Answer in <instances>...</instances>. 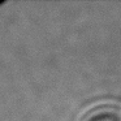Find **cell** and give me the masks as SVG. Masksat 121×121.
Returning <instances> with one entry per match:
<instances>
[{"label":"cell","instance_id":"cell-1","mask_svg":"<svg viewBox=\"0 0 121 121\" xmlns=\"http://www.w3.org/2000/svg\"><path fill=\"white\" fill-rule=\"evenodd\" d=\"M83 121H121V111L111 105L98 107L87 113Z\"/></svg>","mask_w":121,"mask_h":121}]
</instances>
